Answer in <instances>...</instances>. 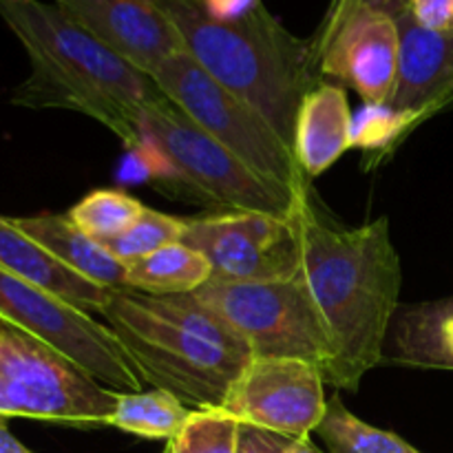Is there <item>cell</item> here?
<instances>
[{"instance_id":"obj_21","label":"cell","mask_w":453,"mask_h":453,"mask_svg":"<svg viewBox=\"0 0 453 453\" xmlns=\"http://www.w3.org/2000/svg\"><path fill=\"white\" fill-rule=\"evenodd\" d=\"M330 453H423L394 432L374 427L343 405L336 394L327 401V410L314 429Z\"/></svg>"},{"instance_id":"obj_28","label":"cell","mask_w":453,"mask_h":453,"mask_svg":"<svg viewBox=\"0 0 453 453\" xmlns=\"http://www.w3.org/2000/svg\"><path fill=\"white\" fill-rule=\"evenodd\" d=\"M407 12L423 29L445 31L453 27V0H410Z\"/></svg>"},{"instance_id":"obj_18","label":"cell","mask_w":453,"mask_h":453,"mask_svg":"<svg viewBox=\"0 0 453 453\" xmlns=\"http://www.w3.org/2000/svg\"><path fill=\"white\" fill-rule=\"evenodd\" d=\"M9 219L80 277L97 283L109 292L128 288L127 264L115 259L106 246L84 234L66 215L40 212L34 217H9Z\"/></svg>"},{"instance_id":"obj_5","label":"cell","mask_w":453,"mask_h":453,"mask_svg":"<svg viewBox=\"0 0 453 453\" xmlns=\"http://www.w3.org/2000/svg\"><path fill=\"white\" fill-rule=\"evenodd\" d=\"M140 137L153 142L168 159L173 180L224 211L292 217L301 202L308 199V195L257 175L166 96L142 111Z\"/></svg>"},{"instance_id":"obj_9","label":"cell","mask_w":453,"mask_h":453,"mask_svg":"<svg viewBox=\"0 0 453 453\" xmlns=\"http://www.w3.org/2000/svg\"><path fill=\"white\" fill-rule=\"evenodd\" d=\"M0 323L42 341L113 392L135 394L146 385L135 363L106 323L96 321L69 301L13 277L3 268Z\"/></svg>"},{"instance_id":"obj_13","label":"cell","mask_w":453,"mask_h":453,"mask_svg":"<svg viewBox=\"0 0 453 453\" xmlns=\"http://www.w3.org/2000/svg\"><path fill=\"white\" fill-rule=\"evenodd\" d=\"M53 4L149 75L168 58L186 51L180 31L153 0H56Z\"/></svg>"},{"instance_id":"obj_4","label":"cell","mask_w":453,"mask_h":453,"mask_svg":"<svg viewBox=\"0 0 453 453\" xmlns=\"http://www.w3.org/2000/svg\"><path fill=\"white\" fill-rule=\"evenodd\" d=\"M153 3L180 31L186 53L252 106L292 149L301 104L323 82L312 42L288 31L265 4L239 20L221 22L208 16L202 0Z\"/></svg>"},{"instance_id":"obj_17","label":"cell","mask_w":453,"mask_h":453,"mask_svg":"<svg viewBox=\"0 0 453 453\" xmlns=\"http://www.w3.org/2000/svg\"><path fill=\"white\" fill-rule=\"evenodd\" d=\"M383 365L453 372V296L401 305L389 327Z\"/></svg>"},{"instance_id":"obj_27","label":"cell","mask_w":453,"mask_h":453,"mask_svg":"<svg viewBox=\"0 0 453 453\" xmlns=\"http://www.w3.org/2000/svg\"><path fill=\"white\" fill-rule=\"evenodd\" d=\"M292 441L295 438L283 434L252 427V425H239L237 453H286Z\"/></svg>"},{"instance_id":"obj_6","label":"cell","mask_w":453,"mask_h":453,"mask_svg":"<svg viewBox=\"0 0 453 453\" xmlns=\"http://www.w3.org/2000/svg\"><path fill=\"white\" fill-rule=\"evenodd\" d=\"M119 392L42 341L0 323V416L71 427H109Z\"/></svg>"},{"instance_id":"obj_14","label":"cell","mask_w":453,"mask_h":453,"mask_svg":"<svg viewBox=\"0 0 453 453\" xmlns=\"http://www.w3.org/2000/svg\"><path fill=\"white\" fill-rule=\"evenodd\" d=\"M401 35V62L392 106L425 122L453 104V27L429 31L416 25L410 12L396 18Z\"/></svg>"},{"instance_id":"obj_24","label":"cell","mask_w":453,"mask_h":453,"mask_svg":"<svg viewBox=\"0 0 453 453\" xmlns=\"http://www.w3.org/2000/svg\"><path fill=\"white\" fill-rule=\"evenodd\" d=\"M239 425L221 410H195L164 453H237Z\"/></svg>"},{"instance_id":"obj_29","label":"cell","mask_w":453,"mask_h":453,"mask_svg":"<svg viewBox=\"0 0 453 453\" xmlns=\"http://www.w3.org/2000/svg\"><path fill=\"white\" fill-rule=\"evenodd\" d=\"M202 4L211 18L230 22L252 13L259 4H264V0H202Z\"/></svg>"},{"instance_id":"obj_7","label":"cell","mask_w":453,"mask_h":453,"mask_svg":"<svg viewBox=\"0 0 453 453\" xmlns=\"http://www.w3.org/2000/svg\"><path fill=\"white\" fill-rule=\"evenodd\" d=\"M250 348L252 358H296L327 374L332 345L303 279L261 283L208 281L190 292Z\"/></svg>"},{"instance_id":"obj_12","label":"cell","mask_w":453,"mask_h":453,"mask_svg":"<svg viewBox=\"0 0 453 453\" xmlns=\"http://www.w3.org/2000/svg\"><path fill=\"white\" fill-rule=\"evenodd\" d=\"M310 42L323 82L352 88L365 104L392 100L401 62L396 18L358 9L332 27H319Z\"/></svg>"},{"instance_id":"obj_2","label":"cell","mask_w":453,"mask_h":453,"mask_svg":"<svg viewBox=\"0 0 453 453\" xmlns=\"http://www.w3.org/2000/svg\"><path fill=\"white\" fill-rule=\"evenodd\" d=\"M0 18L20 40L31 73L13 91L25 109L75 111L104 124L128 150L140 144V118L164 97L149 73L93 38L42 0H0Z\"/></svg>"},{"instance_id":"obj_20","label":"cell","mask_w":453,"mask_h":453,"mask_svg":"<svg viewBox=\"0 0 453 453\" xmlns=\"http://www.w3.org/2000/svg\"><path fill=\"white\" fill-rule=\"evenodd\" d=\"M193 407L164 389L119 394L109 427L149 441H171L193 414Z\"/></svg>"},{"instance_id":"obj_1","label":"cell","mask_w":453,"mask_h":453,"mask_svg":"<svg viewBox=\"0 0 453 453\" xmlns=\"http://www.w3.org/2000/svg\"><path fill=\"white\" fill-rule=\"evenodd\" d=\"M301 270L332 345L327 385L357 392L363 376L383 365L385 343L396 317L403 265L389 217L357 228L321 221L310 199L296 211Z\"/></svg>"},{"instance_id":"obj_26","label":"cell","mask_w":453,"mask_h":453,"mask_svg":"<svg viewBox=\"0 0 453 453\" xmlns=\"http://www.w3.org/2000/svg\"><path fill=\"white\" fill-rule=\"evenodd\" d=\"M358 9H370V12L385 13V16L398 18L410 9V0H330L327 12L323 16L321 27H332L345 18L348 13L358 12Z\"/></svg>"},{"instance_id":"obj_3","label":"cell","mask_w":453,"mask_h":453,"mask_svg":"<svg viewBox=\"0 0 453 453\" xmlns=\"http://www.w3.org/2000/svg\"><path fill=\"white\" fill-rule=\"evenodd\" d=\"M142 379L193 410H219L252 352L193 295L111 292L104 312Z\"/></svg>"},{"instance_id":"obj_16","label":"cell","mask_w":453,"mask_h":453,"mask_svg":"<svg viewBox=\"0 0 453 453\" xmlns=\"http://www.w3.org/2000/svg\"><path fill=\"white\" fill-rule=\"evenodd\" d=\"M0 268L69 301L88 314L104 312L111 299L109 290L66 268L47 248L40 246L35 239L16 228L12 219L3 215H0Z\"/></svg>"},{"instance_id":"obj_15","label":"cell","mask_w":453,"mask_h":453,"mask_svg":"<svg viewBox=\"0 0 453 453\" xmlns=\"http://www.w3.org/2000/svg\"><path fill=\"white\" fill-rule=\"evenodd\" d=\"M352 146V111L348 91L321 82L305 96L295 128V157L305 180L323 175Z\"/></svg>"},{"instance_id":"obj_31","label":"cell","mask_w":453,"mask_h":453,"mask_svg":"<svg viewBox=\"0 0 453 453\" xmlns=\"http://www.w3.org/2000/svg\"><path fill=\"white\" fill-rule=\"evenodd\" d=\"M286 453H330V451H323L314 445L312 436H301L292 441V445L288 447Z\"/></svg>"},{"instance_id":"obj_25","label":"cell","mask_w":453,"mask_h":453,"mask_svg":"<svg viewBox=\"0 0 453 453\" xmlns=\"http://www.w3.org/2000/svg\"><path fill=\"white\" fill-rule=\"evenodd\" d=\"M418 124L416 115L398 113L388 104H365L352 118V146L379 150L385 155L394 144L405 140Z\"/></svg>"},{"instance_id":"obj_19","label":"cell","mask_w":453,"mask_h":453,"mask_svg":"<svg viewBox=\"0 0 453 453\" xmlns=\"http://www.w3.org/2000/svg\"><path fill=\"white\" fill-rule=\"evenodd\" d=\"M128 288L146 295H190L212 279V268L202 252L171 243L127 264Z\"/></svg>"},{"instance_id":"obj_8","label":"cell","mask_w":453,"mask_h":453,"mask_svg":"<svg viewBox=\"0 0 453 453\" xmlns=\"http://www.w3.org/2000/svg\"><path fill=\"white\" fill-rule=\"evenodd\" d=\"M164 96L193 122L273 184L308 195V180L283 137L234 93L221 87L186 51L150 73Z\"/></svg>"},{"instance_id":"obj_23","label":"cell","mask_w":453,"mask_h":453,"mask_svg":"<svg viewBox=\"0 0 453 453\" xmlns=\"http://www.w3.org/2000/svg\"><path fill=\"white\" fill-rule=\"evenodd\" d=\"M184 230L186 219H181V217H173L166 215V212L153 211V208H144V212L137 217V221L131 228L124 230L119 237L102 243V246H106V250L115 259L122 261V264H131V261L150 255V252L159 250V248L180 243Z\"/></svg>"},{"instance_id":"obj_22","label":"cell","mask_w":453,"mask_h":453,"mask_svg":"<svg viewBox=\"0 0 453 453\" xmlns=\"http://www.w3.org/2000/svg\"><path fill=\"white\" fill-rule=\"evenodd\" d=\"M144 203L122 190L97 188L84 195L69 212L71 221L96 239L97 243H106L111 239L119 237L124 230L131 228L137 221V217L144 212Z\"/></svg>"},{"instance_id":"obj_30","label":"cell","mask_w":453,"mask_h":453,"mask_svg":"<svg viewBox=\"0 0 453 453\" xmlns=\"http://www.w3.org/2000/svg\"><path fill=\"white\" fill-rule=\"evenodd\" d=\"M4 420L7 418H3V416H0V453H34V451L27 449V447L22 445V442L18 441L12 432H9V427Z\"/></svg>"},{"instance_id":"obj_10","label":"cell","mask_w":453,"mask_h":453,"mask_svg":"<svg viewBox=\"0 0 453 453\" xmlns=\"http://www.w3.org/2000/svg\"><path fill=\"white\" fill-rule=\"evenodd\" d=\"M299 211V208H296ZM181 243L202 252L215 283L288 281L299 277L301 230L296 212L277 217L221 211L186 219Z\"/></svg>"},{"instance_id":"obj_11","label":"cell","mask_w":453,"mask_h":453,"mask_svg":"<svg viewBox=\"0 0 453 453\" xmlns=\"http://www.w3.org/2000/svg\"><path fill=\"white\" fill-rule=\"evenodd\" d=\"M326 376L296 358H252L230 388L224 414L288 438L312 436L327 410Z\"/></svg>"}]
</instances>
